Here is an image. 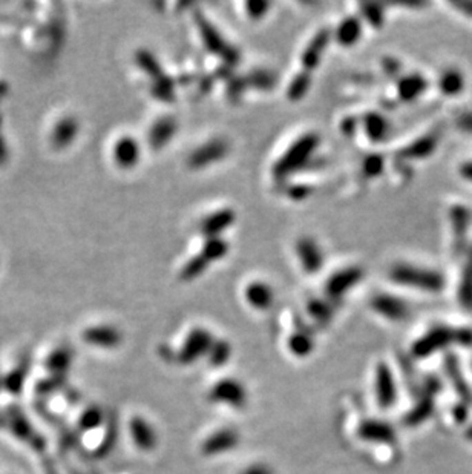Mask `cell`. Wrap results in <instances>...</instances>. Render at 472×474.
I'll return each mask as SVG.
<instances>
[{
    "mask_svg": "<svg viewBox=\"0 0 472 474\" xmlns=\"http://www.w3.org/2000/svg\"><path fill=\"white\" fill-rule=\"evenodd\" d=\"M389 278L402 287L413 288L427 293H439L443 290L447 278L435 267L415 264V263H398L389 270Z\"/></svg>",
    "mask_w": 472,
    "mask_h": 474,
    "instance_id": "6da1fadb",
    "label": "cell"
},
{
    "mask_svg": "<svg viewBox=\"0 0 472 474\" xmlns=\"http://www.w3.org/2000/svg\"><path fill=\"white\" fill-rule=\"evenodd\" d=\"M458 342L462 346L472 344V330L469 328H449L434 327L413 346V355L415 358H427L428 355L447 347L451 342Z\"/></svg>",
    "mask_w": 472,
    "mask_h": 474,
    "instance_id": "7a4b0ae2",
    "label": "cell"
},
{
    "mask_svg": "<svg viewBox=\"0 0 472 474\" xmlns=\"http://www.w3.org/2000/svg\"><path fill=\"white\" fill-rule=\"evenodd\" d=\"M318 146V137L314 134H307L302 139L296 140L291 144L290 149L280 157V160L275 166V175L287 177L293 174V170L299 169L311 157L313 150Z\"/></svg>",
    "mask_w": 472,
    "mask_h": 474,
    "instance_id": "3957f363",
    "label": "cell"
},
{
    "mask_svg": "<svg viewBox=\"0 0 472 474\" xmlns=\"http://www.w3.org/2000/svg\"><path fill=\"white\" fill-rule=\"evenodd\" d=\"M209 399L215 404H225L232 408H243L247 404V391L239 381L225 377L210 388Z\"/></svg>",
    "mask_w": 472,
    "mask_h": 474,
    "instance_id": "277c9868",
    "label": "cell"
},
{
    "mask_svg": "<svg viewBox=\"0 0 472 474\" xmlns=\"http://www.w3.org/2000/svg\"><path fill=\"white\" fill-rule=\"evenodd\" d=\"M214 342V338L206 328H194L178 353V361L181 364H194L204 355H209Z\"/></svg>",
    "mask_w": 472,
    "mask_h": 474,
    "instance_id": "5b68a950",
    "label": "cell"
},
{
    "mask_svg": "<svg viewBox=\"0 0 472 474\" xmlns=\"http://www.w3.org/2000/svg\"><path fill=\"white\" fill-rule=\"evenodd\" d=\"M371 307L374 312H378L380 316H384V318L394 322L407 319V316L409 315L407 302L388 293L376 295L371 299Z\"/></svg>",
    "mask_w": 472,
    "mask_h": 474,
    "instance_id": "8992f818",
    "label": "cell"
},
{
    "mask_svg": "<svg viewBox=\"0 0 472 474\" xmlns=\"http://www.w3.org/2000/svg\"><path fill=\"white\" fill-rule=\"evenodd\" d=\"M8 428L10 431L16 437L22 439L26 444H30L34 450L37 451H43L45 450V439L37 435L36 431H34L32 425L28 422V419H26L20 411H12V413L8 416Z\"/></svg>",
    "mask_w": 472,
    "mask_h": 474,
    "instance_id": "52a82bcc",
    "label": "cell"
},
{
    "mask_svg": "<svg viewBox=\"0 0 472 474\" xmlns=\"http://www.w3.org/2000/svg\"><path fill=\"white\" fill-rule=\"evenodd\" d=\"M239 444V435L234 428H221L204 441L201 451L204 456H218L221 453L234 450Z\"/></svg>",
    "mask_w": 472,
    "mask_h": 474,
    "instance_id": "ba28073f",
    "label": "cell"
},
{
    "mask_svg": "<svg viewBox=\"0 0 472 474\" xmlns=\"http://www.w3.org/2000/svg\"><path fill=\"white\" fill-rule=\"evenodd\" d=\"M435 86L444 97H457L466 88V75L463 74L460 68L448 66L439 72V77L435 80Z\"/></svg>",
    "mask_w": 472,
    "mask_h": 474,
    "instance_id": "9c48e42d",
    "label": "cell"
},
{
    "mask_svg": "<svg viewBox=\"0 0 472 474\" xmlns=\"http://www.w3.org/2000/svg\"><path fill=\"white\" fill-rule=\"evenodd\" d=\"M376 395H378V402L380 408H389L396 401V384L391 370L387 364L380 362L376 372Z\"/></svg>",
    "mask_w": 472,
    "mask_h": 474,
    "instance_id": "30bf717a",
    "label": "cell"
},
{
    "mask_svg": "<svg viewBox=\"0 0 472 474\" xmlns=\"http://www.w3.org/2000/svg\"><path fill=\"white\" fill-rule=\"evenodd\" d=\"M83 339L94 347L115 348L120 346L121 333L111 326H95L86 328L83 332Z\"/></svg>",
    "mask_w": 472,
    "mask_h": 474,
    "instance_id": "8fae6325",
    "label": "cell"
},
{
    "mask_svg": "<svg viewBox=\"0 0 472 474\" xmlns=\"http://www.w3.org/2000/svg\"><path fill=\"white\" fill-rule=\"evenodd\" d=\"M129 428H131V436L135 446H138L143 451H150L155 448L156 442H158V437H156V433L152 425H150L145 417H132L131 424H129Z\"/></svg>",
    "mask_w": 472,
    "mask_h": 474,
    "instance_id": "7c38bea8",
    "label": "cell"
},
{
    "mask_svg": "<svg viewBox=\"0 0 472 474\" xmlns=\"http://www.w3.org/2000/svg\"><path fill=\"white\" fill-rule=\"evenodd\" d=\"M429 88V81L420 74H408L398 85V92L400 100L414 101L419 100Z\"/></svg>",
    "mask_w": 472,
    "mask_h": 474,
    "instance_id": "4fadbf2b",
    "label": "cell"
},
{
    "mask_svg": "<svg viewBox=\"0 0 472 474\" xmlns=\"http://www.w3.org/2000/svg\"><path fill=\"white\" fill-rule=\"evenodd\" d=\"M359 436L365 441L379 442V444H389L394 442L396 435L394 430L389 427L387 422L382 421H365L359 427Z\"/></svg>",
    "mask_w": 472,
    "mask_h": 474,
    "instance_id": "5bb4252c",
    "label": "cell"
},
{
    "mask_svg": "<svg viewBox=\"0 0 472 474\" xmlns=\"http://www.w3.org/2000/svg\"><path fill=\"white\" fill-rule=\"evenodd\" d=\"M468 257L464 258L460 278H458V301L463 308L472 312V246L468 247Z\"/></svg>",
    "mask_w": 472,
    "mask_h": 474,
    "instance_id": "9a60e30c",
    "label": "cell"
},
{
    "mask_svg": "<svg viewBox=\"0 0 472 474\" xmlns=\"http://www.w3.org/2000/svg\"><path fill=\"white\" fill-rule=\"evenodd\" d=\"M360 269H345L342 272H338L328 279L327 290L331 297H340L342 293L350 290L354 284H358V281H360Z\"/></svg>",
    "mask_w": 472,
    "mask_h": 474,
    "instance_id": "2e32d148",
    "label": "cell"
},
{
    "mask_svg": "<svg viewBox=\"0 0 472 474\" xmlns=\"http://www.w3.org/2000/svg\"><path fill=\"white\" fill-rule=\"evenodd\" d=\"M225 150H227V148H225V144L223 141H210L207 144H204V146H201L198 150H195L192 157H190V164L195 168L207 166V164L223 158L225 155Z\"/></svg>",
    "mask_w": 472,
    "mask_h": 474,
    "instance_id": "e0dca14e",
    "label": "cell"
},
{
    "mask_svg": "<svg viewBox=\"0 0 472 474\" xmlns=\"http://www.w3.org/2000/svg\"><path fill=\"white\" fill-rule=\"evenodd\" d=\"M296 252L300 258V263H302L304 269L307 272H316L320 264H322V253H320L318 244L313 241V239H300L296 247Z\"/></svg>",
    "mask_w": 472,
    "mask_h": 474,
    "instance_id": "ac0fdd59",
    "label": "cell"
},
{
    "mask_svg": "<svg viewBox=\"0 0 472 474\" xmlns=\"http://www.w3.org/2000/svg\"><path fill=\"white\" fill-rule=\"evenodd\" d=\"M115 160L123 168H131L140 158V146L131 137H125L115 144Z\"/></svg>",
    "mask_w": 472,
    "mask_h": 474,
    "instance_id": "d6986e66",
    "label": "cell"
},
{
    "mask_svg": "<svg viewBox=\"0 0 472 474\" xmlns=\"http://www.w3.org/2000/svg\"><path fill=\"white\" fill-rule=\"evenodd\" d=\"M428 387H429V390L427 391V395L422 399V402L417 404V407L407 416V424H409V425L420 424V422L425 421V419L431 415V411H433V408H434L433 396L435 393L437 382H429Z\"/></svg>",
    "mask_w": 472,
    "mask_h": 474,
    "instance_id": "ffe728a7",
    "label": "cell"
},
{
    "mask_svg": "<svg viewBox=\"0 0 472 474\" xmlns=\"http://www.w3.org/2000/svg\"><path fill=\"white\" fill-rule=\"evenodd\" d=\"M245 298L250 302V306L259 308V310H265L271 304L273 295L269 286L263 283H253L245 288Z\"/></svg>",
    "mask_w": 472,
    "mask_h": 474,
    "instance_id": "44dd1931",
    "label": "cell"
},
{
    "mask_svg": "<svg viewBox=\"0 0 472 474\" xmlns=\"http://www.w3.org/2000/svg\"><path fill=\"white\" fill-rule=\"evenodd\" d=\"M71 362H72L71 350L66 347H60L56 350V352H52L50 355V358L46 359V368L50 370L54 376H63L68 372V368L71 367Z\"/></svg>",
    "mask_w": 472,
    "mask_h": 474,
    "instance_id": "7402d4cb",
    "label": "cell"
},
{
    "mask_svg": "<svg viewBox=\"0 0 472 474\" xmlns=\"http://www.w3.org/2000/svg\"><path fill=\"white\" fill-rule=\"evenodd\" d=\"M447 370H448V375L451 377V381H453L454 387L457 390V393L460 395L462 399L464 402H471L472 401V395H471V388L468 387V384L464 382V377L460 372V367H458V362L454 358V356H448L447 359Z\"/></svg>",
    "mask_w": 472,
    "mask_h": 474,
    "instance_id": "603a6c76",
    "label": "cell"
},
{
    "mask_svg": "<svg viewBox=\"0 0 472 474\" xmlns=\"http://www.w3.org/2000/svg\"><path fill=\"white\" fill-rule=\"evenodd\" d=\"M360 32H362L360 20L354 17H348L339 25L336 36L342 45H353L359 40Z\"/></svg>",
    "mask_w": 472,
    "mask_h": 474,
    "instance_id": "cb8c5ba5",
    "label": "cell"
},
{
    "mask_svg": "<svg viewBox=\"0 0 472 474\" xmlns=\"http://www.w3.org/2000/svg\"><path fill=\"white\" fill-rule=\"evenodd\" d=\"M232 221H234V212H230V210L216 212V214L206 218V221L203 223V230L206 232L207 235L215 237L218 232L227 229L232 224Z\"/></svg>",
    "mask_w": 472,
    "mask_h": 474,
    "instance_id": "d4e9b609",
    "label": "cell"
},
{
    "mask_svg": "<svg viewBox=\"0 0 472 474\" xmlns=\"http://www.w3.org/2000/svg\"><path fill=\"white\" fill-rule=\"evenodd\" d=\"M77 130H79V125L74 119L61 120L56 126V129H54V135H52L54 144H56L57 148L66 146L68 143L72 141L74 135L77 134Z\"/></svg>",
    "mask_w": 472,
    "mask_h": 474,
    "instance_id": "484cf974",
    "label": "cell"
},
{
    "mask_svg": "<svg viewBox=\"0 0 472 474\" xmlns=\"http://www.w3.org/2000/svg\"><path fill=\"white\" fill-rule=\"evenodd\" d=\"M437 149V139L435 135H425L422 139L413 141L409 144L408 149L405 150L407 157H415V158H423L428 157L431 154H434V150Z\"/></svg>",
    "mask_w": 472,
    "mask_h": 474,
    "instance_id": "4316f807",
    "label": "cell"
},
{
    "mask_svg": "<svg viewBox=\"0 0 472 474\" xmlns=\"http://www.w3.org/2000/svg\"><path fill=\"white\" fill-rule=\"evenodd\" d=\"M175 130V125L172 120H160L156 121L152 130L149 134V141L154 144V146H161L166 141H169L170 137H172Z\"/></svg>",
    "mask_w": 472,
    "mask_h": 474,
    "instance_id": "83f0119b",
    "label": "cell"
},
{
    "mask_svg": "<svg viewBox=\"0 0 472 474\" xmlns=\"http://www.w3.org/2000/svg\"><path fill=\"white\" fill-rule=\"evenodd\" d=\"M28 364L22 362L19 367H16L14 370L10 375H6V377L3 379V387L11 391L12 395H19L20 391L23 388V384H25V377H26V372H28Z\"/></svg>",
    "mask_w": 472,
    "mask_h": 474,
    "instance_id": "f1b7e54d",
    "label": "cell"
},
{
    "mask_svg": "<svg viewBox=\"0 0 472 474\" xmlns=\"http://www.w3.org/2000/svg\"><path fill=\"white\" fill-rule=\"evenodd\" d=\"M327 40H328V34L324 31V32H320L319 36H316V39L313 40L311 45H309L302 57L305 68H314L318 65V59L320 56V52L324 51Z\"/></svg>",
    "mask_w": 472,
    "mask_h": 474,
    "instance_id": "f546056e",
    "label": "cell"
},
{
    "mask_svg": "<svg viewBox=\"0 0 472 474\" xmlns=\"http://www.w3.org/2000/svg\"><path fill=\"white\" fill-rule=\"evenodd\" d=\"M105 421V415H103V410L100 407H89L83 411V415L80 416V421H79V427L83 430V431H89V430H94L100 427L101 424Z\"/></svg>",
    "mask_w": 472,
    "mask_h": 474,
    "instance_id": "4dcf8cb0",
    "label": "cell"
},
{
    "mask_svg": "<svg viewBox=\"0 0 472 474\" xmlns=\"http://www.w3.org/2000/svg\"><path fill=\"white\" fill-rule=\"evenodd\" d=\"M289 348L293 355L299 356V358H304L309 353H311L313 350V339L309 335L305 333H296L293 335L289 341Z\"/></svg>",
    "mask_w": 472,
    "mask_h": 474,
    "instance_id": "1f68e13d",
    "label": "cell"
},
{
    "mask_svg": "<svg viewBox=\"0 0 472 474\" xmlns=\"http://www.w3.org/2000/svg\"><path fill=\"white\" fill-rule=\"evenodd\" d=\"M365 126H367V132L369 139H373V140L385 139L388 125L384 117H380L378 114H369L367 117Z\"/></svg>",
    "mask_w": 472,
    "mask_h": 474,
    "instance_id": "d6a6232c",
    "label": "cell"
},
{
    "mask_svg": "<svg viewBox=\"0 0 472 474\" xmlns=\"http://www.w3.org/2000/svg\"><path fill=\"white\" fill-rule=\"evenodd\" d=\"M230 346H229V342H225V341H218V342H214V346H212L210 348V352H209V361L212 366H223V364H225L229 361L230 358Z\"/></svg>",
    "mask_w": 472,
    "mask_h": 474,
    "instance_id": "836d02e7",
    "label": "cell"
},
{
    "mask_svg": "<svg viewBox=\"0 0 472 474\" xmlns=\"http://www.w3.org/2000/svg\"><path fill=\"white\" fill-rule=\"evenodd\" d=\"M225 250H227V244H225L224 241H221V239L212 237L209 241L206 243V246H204L201 257L206 259V261H209V259H218V258L224 255Z\"/></svg>",
    "mask_w": 472,
    "mask_h": 474,
    "instance_id": "e575fe53",
    "label": "cell"
},
{
    "mask_svg": "<svg viewBox=\"0 0 472 474\" xmlns=\"http://www.w3.org/2000/svg\"><path fill=\"white\" fill-rule=\"evenodd\" d=\"M454 126L458 132L466 134L468 137H472V108L463 109L462 112H458L455 115Z\"/></svg>",
    "mask_w": 472,
    "mask_h": 474,
    "instance_id": "d590c367",
    "label": "cell"
},
{
    "mask_svg": "<svg viewBox=\"0 0 472 474\" xmlns=\"http://www.w3.org/2000/svg\"><path fill=\"white\" fill-rule=\"evenodd\" d=\"M115 439H117V427H115V422H114V424L109 425V428L106 431V436L103 439V442L100 444L97 451H95V456H97V457L106 456L107 453L114 448Z\"/></svg>",
    "mask_w": 472,
    "mask_h": 474,
    "instance_id": "8d00e7d4",
    "label": "cell"
},
{
    "mask_svg": "<svg viewBox=\"0 0 472 474\" xmlns=\"http://www.w3.org/2000/svg\"><path fill=\"white\" fill-rule=\"evenodd\" d=\"M309 83H310L309 77L299 75V77H296L295 80H293V83L290 86V91H289V95H290L293 100H298L299 97H302V95L307 91V88H309Z\"/></svg>",
    "mask_w": 472,
    "mask_h": 474,
    "instance_id": "74e56055",
    "label": "cell"
},
{
    "mask_svg": "<svg viewBox=\"0 0 472 474\" xmlns=\"http://www.w3.org/2000/svg\"><path fill=\"white\" fill-rule=\"evenodd\" d=\"M207 261L204 259L203 257H196L192 261H189V264H186L183 270L184 278H194L196 275H200L203 272L204 267H206Z\"/></svg>",
    "mask_w": 472,
    "mask_h": 474,
    "instance_id": "f35d334b",
    "label": "cell"
},
{
    "mask_svg": "<svg viewBox=\"0 0 472 474\" xmlns=\"http://www.w3.org/2000/svg\"><path fill=\"white\" fill-rule=\"evenodd\" d=\"M382 158L380 157H368L367 161H365V174L368 177H376L380 174L382 170Z\"/></svg>",
    "mask_w": 472,
    "mask_h": 474,
    "instance_id": "ab89813d",
    "label": "cell"
},
{
    "mask_svg": "<svg viewBox=\"0 0 472 474\" xmlns=\"http://www.w3.org/2000/svg\"><path fill=\"white\" fill-rule=\"evenodd\" d=\"M449 6L453 10L457 11V14L462 19L472 22V2H457V3H449Z\"/></svg>",
    "mask_w": 472,
    "mask_h": 474,
    "instance_id": "60d3db41",
    "label": "cell"
},
{
    "mask_svg": "<svg viewBox=\"0 0 472 474\" xmlns=\"http://www.w3.org/2000/svg\"><path fill=\"white\" fill-rule=\"evenodd\" d=\"M458 177L472 186V158L458 164Z\"/></svg>",
    "mask_w": 472,
    "mask_h": 474,
    "instance_id": "b9f144b4",
    "label": "cell"
},
{
    "mask_svg": "<svg viewBox=\"0 0 472 474\" xmlns=\"http://www.w3.org/2000/svg\"><path fill=\"white\" fill-rule=\"evenodd\" d=\"M61 379H63V376H54L51 379H46L39 386V391H42V393H50L51 390L60 387Z\"/></svg>",
    "mask_w": 472,
    "mask_h": 474,
    "instance_id": "7bdbcfd3",
    "label": "cell"
},
{
    "mask_svg": "<svg viewBox=\"0 0 472 474\" xmlns=\"http://www.w3.org/2000/svg\"><path fill=\"white\" fill-rule=\"evenodd\" d=\"M243 474H273V471L264 464H256V465H250L249 468H245Z\"/></svg>",
    "mask_w": 472,
    "mask_h": 474,
    "instance_id": "ee69618b",
    "label": "cell"
},
{
    "mask_svg": "<svg viewBox=\"0 0 472 474\" xmlns=\"http://www.w3.org/2000/svg\"><path fill=\"white\" fill-rule=\"evenodd\" d=\"M6 144H5V140L0 137V163L5 161V158H6Z\"/></svg>",
    "mask_w": 472,
    "mask_h": 474,
    "instance_id": "f6af8a7d",
    "label": "cell"
},
{
    "mask_svg": "<svg viewBox=\"0 0 472 474\" xmlns=\"http://www.w3.org/2000/svg\"><path fill=\"white\" fill-rule=\"evenodd\" d=\"M3 387V379H0V388Z\"/></svg>",
    "mask_w": 472,
    "mask_h": 474,
    "instance_id": "bcb514c9",
    "label": "cell"
},
{
    "mask_svg": "<svg viewBox=\"0 0 472 474\" xmlns=\"http://www.w3.org/2000/svg\"><path fill=\"white\" fill-rule=\"evenodd\" d=\"M469 436H471V437H472V430H471V431H469Z\"/></svg>",
    "mask_w": 472,
    "mask_h": 474,
    "instance_id": "7dc6e473",
    "label": "cell"
}]
</instances>
